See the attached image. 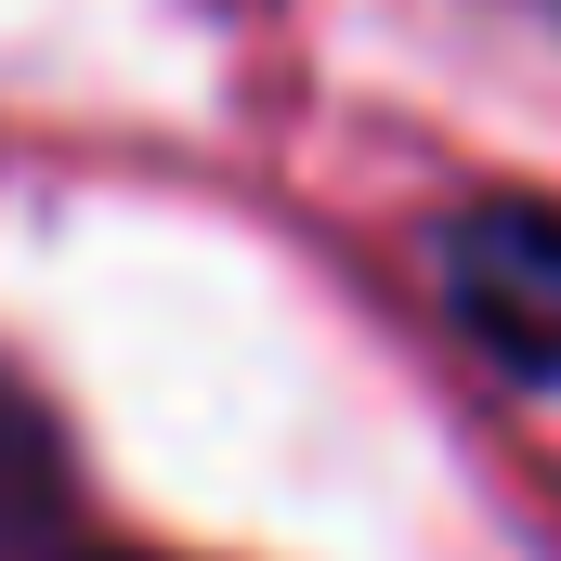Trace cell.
Here are the masks:
<instances>
[{"label":"cell","mask_w":561,"mask_h":561,"mask_svg":"<svg viewBox=\"0 0 561 561\" xmlns=\"http://www.w3.org/2000/svg\"><path fill=\"white\" fill-rule=\"evenodd\" d=\"M444 313L470 327L483 366L510 379H561V209L496 196L444 236Z\"/></svg>","instance_id":"1"},{"label":"cell","mask_w":561,"mask_h":561,"mask_svg":"<svg viewBox=\"0 0 561 561\" xmlns=\"http://www.w3.org/2000/svg\"><path fill=\"white\" fill-rule=\"evenodd\" d=\"M53 496H66V457H53L39 405L0 379V549H26V536L53 523Z\"/></svg>","instance_id":"2"}]
</instances>
